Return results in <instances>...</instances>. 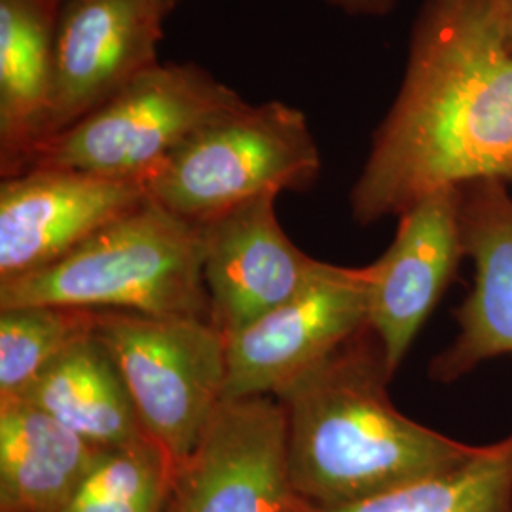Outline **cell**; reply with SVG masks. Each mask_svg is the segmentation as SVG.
I'll list each match as a JSON object with an SVG mask.
<instances>
[{
    "instance_id": "obj_1",
    "label": "cell",
    "mask_w": 512,
    "mask_h": 512,
    "mask_svg": "<svg viewBox=\"0 0 512 512\" xmlns=\"http://www.w3.org/2000/svg\"><path fill=\"white\" fill-rule=\"evenodd\" d=\"M512 183V50L501 0H425L399 93L349 194L368 226L440 188Z\"/></svg>"
},
{
    "instance_id": "obj_2",
    "label": "cell",
    "mask_w": 512,
    "mask_h": 512,
    "mask_svg": "<svg viewBox=\"0 0 512 512\" xmlns=\"http://www.w3.org/2000/svg\"><path fill=\"white\" fill-rule=\"evenodd\" d=\"M384 353L366 327L285 387L287 463L294 492L338 509L446 473L480 446L410 420L393 404Z\"/></svg>"
},
{
    "instance_id": "obj_3",
    "label": "cell",
    "mask_w": 512,
    "mask_h": 512,
    "mask_svg": "<svg viewBox=\"0 0 512 512\" xmlns=\"http://www.w3.org/2000/svg\"><path fill=\"white\" fill-rule=\"evenodd\" d=\"M19 306L209 317L203 226L147 200L54 264L2 279L0 310Z\"/></svg>"
},
{
    "instance_id": "obj_4",
    "label": "cell",
    "mask_w": 512,
    "mask_h": 512,
    "mask_svg": "<svg viewBox=\"0 0 512 512\" xmlns=\"http://www.w3.org/2000/svg\"><path fill=\"white\" fill-rule=\"evenodd\" d=\"M319 173L321 154L304 112L266 101L205 124L143 186L148 200L203 224L264 194L304 192Z\"/></svg>"
},
{
    "instance_id": "obj_5",
    "label": "cell",
    "mask_w": 512,
    "mask_h": 512,
    "mask_svg": "<svg viewBox=\"0 0 512 512\" xmlns=\"http://www.w3.org/2000/svg\"><path fill=\"white\" fill-rule=\"evenodd\" d=\"M93 336L118 366L137 416L175 469L224 401L226 336L209 317L99 311Z\"/></svg>"
},
{
    "instance_id": "obj_6",
    "label": "cell",
    "mask_w": 512,
    "mask_h": 512,
    "mask_svg": "<svg viewBox=\"0 0 512 512\" xmlns=\"http://www.w3.org/2000/svg\"><path fill=\"white\" fill-rule=\"evenodd\" d=\"M247 101L196 63H158L59 133L33 167L143 183L192 133Z\"/></svg>"
},
{
    "instance_id": "obj_7",
    "label": "cell",
    "mask_w": 512,
    "mask_h": 512,
    "mask_svg": "<svg viewBox=\"0 0 512 512\" xmlns=\"http://www.w3.org/2000/svg\"><path fill=\"white\" fill-rule=\"evenodd\" d=\"M370 264L323 262L291 300L226 336L224 401L279 395L366 329Z\"/></svg>"
},
{
    "instance_id": "obj_8",
    "label": "cell",
    "mask_w": 512,
    "mask_h": 512,
    "mask_svg": "<svg viewBox=\"0 0 512 512\" xmlns=\"http://www.w3.org/2000/svg\"><path fill=\"white\" fill-rule=\"evenodd\" d=\"M287 463L277 397L222 401L194 452L175 469L164 512H304Z\"/></svg>"
},
{
    "instance_id": "obj_9",
    "label": "cell",
    "mask_w": 512,
    "mask_h": 512,
    "mask_svg": "<svg viewBox=\"0 0 512 512\" xmlns=\"http://www.w3.org/2000/svg\"><path fill=\"white\" fill-rule=\"evenodd\" d=\"M175 4L177 0L61 2L46 145L160 63L165 18Z\"/></svg>"
},
{
    "instance_id": "obj_10",
    "label": "cell",
    "mask_w": 512,
    "mask_h": 512,
    "mask_svg": "<svg viewBox=\"0 0 512 512\" xmlns=\"http://www.w3.org/2000/svg\"><path fill=\"white\" fill-rule=\"evenodd\" d=\"M139 181L33 167L0 183V281L42 270L147 202Z\"/></svg>"
},
{
    "instance_id": "obj_11",
    "label": "cell",
    "mask_w": 512,
    "mask_h": 512,
    "mask_svg": "<svg viewBox=\"0 0 512 512\" xmlns=\"http://www.w3.org/2000/svg\"><path fill=\"white\" fill-rule=\"evenodd\" d=\"M465 256L461 188H440L399 217L397 234L370 264L366 327L393 376Z\"/></svg>"
},
{
    "instance_id": "obj_12",
    "label": "cell",
    "mask_w": 512,
    "mask_h": 512,
    "mask_svg": "<svg viewBox=\"0 0 512 512\" xmlns=\"http://www.w3.org/2000/svg\"><path fill=\"white\" fill-rule=\"evenodd\" d=\"M275 200L264 194L202 224L209 317L224 336L291 300L321 266L285 234Z\"/></svg>"
},
{
    "instance_id": "obj_13",
    "label": "cell",
    "mask_w": 512,
    "mask_h": 512,
    "mask_svg": "<svg viewBox=\"0 0 512 512\" xmlns=\"http://www.w3.org/2000/svg\"><path fill=\"white\" fill-rule=\"evenodd\" d=\"M461 234L475 281L454 311L458 334L431 361L429 376L452 384L495 357L512 355V196L509 184L461 186Z\"/></svg>"
},
{
    "instance_id": "obj_14",
    "label": "cell",
    "mask_w": 512,
    "mask_h": 512,
    "mask_svg": "<svg viewBox=\"0 0 512 512\" xmlns=\"http://www.w3.org/2000/svg\"><path fill=\"white\" fill-rule=\"evenodd\" d=\"M57 0H0V173L31 169L46 145Z\"/></svg>"
},
{
    "instance_id": "obj_15",
    "label": "cell",
    "mask_w": 512,
    "mask_h": 512,
    "mask_svg": "<svg viewBox=\"0 0 512 512\" xmlns=\"http://www.w3.org/2000/svg\"><path fill=\"white\" fill-rule=\"evenodd\" d=\"M110 448L21 397H0V512H63Z\"/></svg>"
},
{
    "instance_id": "obj_16",
    "label": "cell",
    "mask_w": 512,
    "mask_h": 512,
    "mask_svg": "<svg viewBox=\"0 0 512 512\" xmlns=\"http://www.w3.org/2000/svg\"><path fill=\"white\" fill-rule=\"evenodd\" d=\"M16 397L103 448L147 439L128 385L93 334L67 349Z\"/></svg>"
},
{
    "instance_id": "obj_17",
    "label": "cell",
    "mask_w": 512,
    "mask_h": 512,
    "mask_svg": "<svg viewBox=\"0 0 512 512\" xmlns=\"http://www.w3.org/2000/svg\"><path fill=\"white\" fill-rule=\"evenodd\" d=\"M304 512H512V433L446 473L348 507Z\"/></svg>"
},
{
    "instance_id": "obj_18",
    "label": "cell",
    "mask_w": 512,
    "mask_h": 512,
    "mask_svg": "<svg viewBox=\"0 0 512 512\" xmlns=\"http://www.w3.org/2000/svg\"><path fill=\"white\" fill-rule=\"evenodd\" d=\"M97 315L59 306L0 310V397L21 395L67 349L92 336Z\"/></svg>"
},
{
    "instance_id": "obj_19",
    "label": "cell",
    "mask_w": 512,
    "mask_h": 512,
    "mask_svg": "<svg viewBox=\"0 0 512 512\" xmlns=\"http://www.w3.org/2000/svg\"><path fill=\"white\" fill-rule=\"evenodd\" d=\"M175 465L154 440L110 448L63 512H164Z\"/></svg>"
},
{
    "instance_id": "obj_20",
    "label": "cell",
    "mask_w": 512,
    "mask_h": 512,
    "mask_svg": "<svg viewBox=\"0 0 512 512\" xmlns=\"http://www.w3.org/2000/svg\"><path fill=\"white\" fill-rule=\"evenodd\" d=\"M332 8L351 18H385L399 0H325Z\"/></svg>"
},
{
    "instance_id": "obj_21",
    "label": "cell",
    "mask_w": 512,
    "mask_h": 512,
    "mask_svg": "<svg viewBox=\"0 0 512 512\" xmlns=\"http://www.w3.org/2000/svg\"><path fill=\"white\" fill-rule=\"evenodd\" d=\"M501 14H503L507 44L512 50V0H501Z\"/></svg>"
},
{
    "instance_id": "obj_22",
    "label": "cell",
    "mask_w": 512,
    "mask_h": 512,
    "mask_svg": "<svg viewBox=\"0 0 512 512\" xmlns=\"http://www.w3.org/2000/svg\"><path fill=\"white\" fill-rule=\"evenodd\" d=\"M57 2H63V0H57Z\"/></svg>"
},
{
    "instance_id": "obj_23",
    "label": "cell",
    "mask_w": 512,
    "mask_h": 512,
    "mask_svg": "<svg viewBox=\"0 0 512 512\" xmlns=\"http://www.w3.org/2000/svg\"><path fill=\"white\" fill-rule=\"evenodd\" d=\"M177 2H179V0H177Z\"/></svg>"
}]
</instances>
